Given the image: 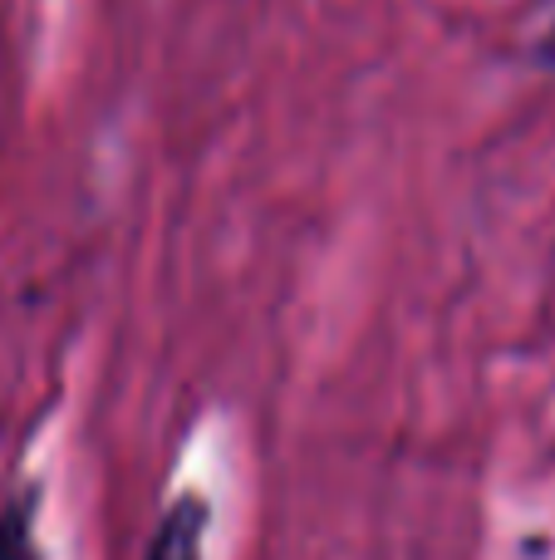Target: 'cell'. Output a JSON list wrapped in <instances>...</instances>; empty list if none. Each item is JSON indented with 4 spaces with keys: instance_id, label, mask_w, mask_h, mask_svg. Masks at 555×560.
Masks as SVG:
<instances>
[{
    "instance_id": "2",
    "label": "cell",
    "mask_w": 555,
    "mask_h": 560,
    "mask_svg": "<svg viewBox=\"0 0 555 560\" xmlns=\"http://www.w3.org/2000/svg\"><path fill=\"white\" fill-rule=\"evenodd\" d=\"M0 560H39L35 546V492H20L15 502L0 512Z\"/></svg>"
},
{
    "instance_id": "3",
    "label": "cell",
    "mask_w": 555,
    "mask_h": 560,
    "mask_svg": "<svg viewBox=\"0 0 555 560\" xmlns=\"http://www.w3.org/2000/svg\"><path fill=\"white\" fill-rule=\"evenodd\" d=\"M536 59H541V65H555V20L546 25V35H541V45H536Z\"/></svg>"
},
{
    "instance_id": "1",
    "label": "cell",
    "mask_w": 555,
    "mask_h": 560,
    "mask_svg": "<svg viewBox=\"0 0 555 560\" xmlns=\"http://www.w3.org/2000/svg\"><path fill=\"white\" fill-rule=\"evenodd\" d=\"M202 541H206V502L202 497H177L167 506V516L157 522L147 560H202Z\"/></svg>"
}]
</instances>
